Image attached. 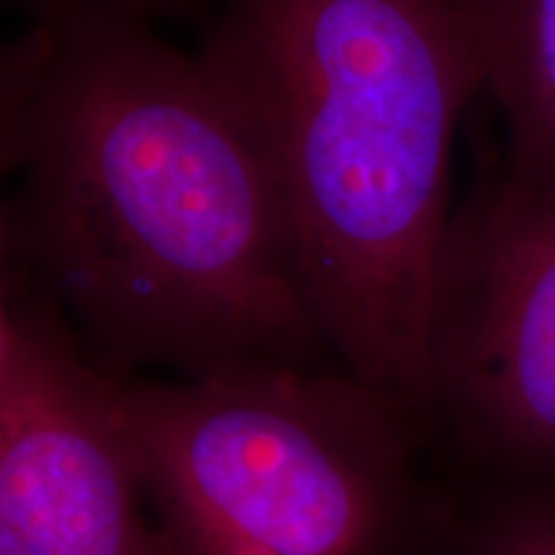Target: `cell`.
I'll use <instances>...</instances> for the list:
<instances>
[{
	"mask_svg": "<svg viewBox=\"0 0 555 555\" xmlns=\"http://www.w3.org/2000/svg\"><path fill=\"white\" fill-rule=\"evenodd\" d=\"M24 11L0 54V268L114 376L319 367L286 214L198 54L99 0Z\"/></svg>",
	"mask_w": 555,
	"mask_h": 555,
	"instance_id": "6da1fadb",
	"label": "cell"
},
{
	"mask_svg": "<svg viewBox=\"0 0 555 555\" xmlns=\"http://www.w3.org/2000/svg\"><path fill=\"white\" fill-rule=\"evenodd\" d=\"M196 54L273 180L339 367L425 404L453 142L486 93L478 0H219Z\"/></svg>",
	"mask_w": 555,
	"mask_h": 555,
	"instance_id": "7a4b0ae2",
	"label": "cell"
},
{
	"mask_svg": "<svg viewBox=\"0 0 555 555\" xmlns=\"http://www.w3.org/2000/svg\"><path fill=\"white\" fill-rule=\"evenodd\" d=\"M159 555H376L399 522L427 412L330 367L119 376Z\"/></svg>",
	"mask_w": 555,
	"mask_h": 555,
	"instance_id": "3957f363",
	"label": "cell"
},
{
	"mask_svg": "<svg viewBox=\"0 0 555 555\" xmlns=\"http://www.w3.org/2000/svg\"><path fill=\"white\" fill-rule=\"evenodd\" d=\"M119 376L0 268V555H159Z\"/></svg>",
	"mask_w": 555,
	"mask_h": 555,
	"instance_id": "277c9868",
	"label": "cell"
},
{
	"mask_svg": "<svg viewBox=\"0 0 555 555\" xmlns=\"http://www.w3.org/2000/svg\"><path fill=\"white\" fill-rule=\"evenodd\" d=\"M425 412L555 463V189L494 165L453 208L435 270Z\"/></svg>",
	"mask_w": 555,
	"mask_h": 555,
	"instance_id": "5b68a950",
	"label": "cell"
},
{
	"mask_svg": "<svg viewBox=\"0 0 555 555\" xmlns=\"http://www.w3.org/2000/svg\"><path fill=\"white\" fill-rule=\"evenodd\" d=\"M509 178L555 189V0H478Z\"/></svg>",
	"mask_w": 555,
	"mask_h": 555,
	"instance_id": "8992f818",
	"label": "cell"
},
{
	"mask_svg": "<svg viewBox=\"0 0 555 555\" xmlns=\"http://www.w3.org/2000/svg\"><path fill=\"white\" fill-rule=\"evenodd\" d=\"M11 3L21 5V9H29V5L47 3V0H11ZM99 3H106L111 9H119L155 24V18H185L193 16V13H201L206 0H99Z\"/></svg>",
	"mask_w": 555,
	"mask_h": 555,
	"instance_id": "52a82bcc",
	"label": "cell"
},
{
	"mask_svg": "<svg viewBox=\"0 0 555 555\" xmlns=\"http://www.w3.org/2000/svg\"><path fill=\"white\" fill-rule=\"evenodd\" d=\"M499 555H555V522L522 527L504 540Z\"/></svg>",
	"mask_w": 555,
	"mask_h": 555,
	"instance_id": "ba28073f",
	"label": "cell"
}]
</instances>
